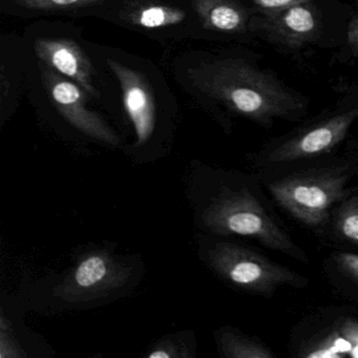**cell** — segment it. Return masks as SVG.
<instances>
[{
  "instance_id": "3",
  "label": "cell",
  "mask_w": 358,
  "mask_h": 358,
  "mask_svg": "<svg viewBox=\"0 0 358 358\" xmlns=\"http://www.w3.org/2000/svg\"><path fill=\"white\" fill-rule=\"evenodd\" d=\"M349 164H330L297 169L264 182L276 204L293 219L310 228L330 223L331 213L354 188Z\"/></svg>"
},
{
  "instance_id": "5",
  "label": "cell",
  "mask_w": 358,
  "mask_h": 358,
  "mask_svg": "<svg viewBox=\"0 0 358 358\" xmlns=\"http://www.w3.org/2000/svg\"><path fill=\"white\" fill-rule=\"evenodd\" d=\"M356 121L358 106L333 113L264 146L255 157V166L278 169L324 156L345 140Z\"/></svg>"
},
{
  "instance_id": "13",
  "label": "cell",
  "mask_w": 358,
  "mask_h": 358,
  "mask_svg": "<svg viewBox=\"0 0 358 358\" xmlns=\"http://www.w3.org/2000/svg\"><path fill=\"white\" fill-rule=\"evenodd\" d=\"M220 351L227 358H275L271 348L268 347L262 339L250 336L236 329L228 328L222 330L219 338Z\"/></svg>"
},
{
  "instance_id": "11",
  "label": "cell",
  "mask_w": 358,
  "mask_h": 358,
  "mask_svg": "<svg viewBox=\"0 0 358 358\" xmlns=\"http://www.w3.org/2000/svg\"><path fill=\"white\" fill-rule=\"evenodd\" d=\"M297 355L301 357H358V320L352 317L318 329L306 341H301Z\"/></svg>"
},
{
  "instance_id": "1",
  "label": "cell",
  "mask_w": 358,
  "mask_h": 358,
  "mask_svg": "<svg viewBox=\"0 0 358 358\" xmlns=\"http://www.w3.org/2000/svg\"><path fill=\"white\" fill-rule=\"evenodd\" d=\"M192 79L205 95L263 127L276 120H297L308 110L307 98L242 59L207 62L192 71Z\"/></svg>"
},
{
  "instance_id": "8",
  "label": "cell",
  "mask_w": 358,
  "mask_h": 358,
  "mask_svg": "<svg viewBox=\"0 0 358 358\" xmlns=\"http://www.w3.org/2000/svg\"><path fill=\"white\" fill-rule=\"evenodd\" d=\"M129 274L127 267L118 265L106 253H92L81 259L56 293L69 301L96 299L124 284Z\"/></svg>"
},
{
  "instance_id": "20",
  "label": "cell",
  "mask_w": 358,
  "mask_h": 358,
  "mask_svg": "<svg viewBox=\"0 0 358 358\" xmlns=\"http://www.w3.org/2000/svg\"><path fill=\"white\" fill-rule=\"evenodd\" d=\"M177 348L171 343H165V345H159L158 348L154 349V351L148 354L150 358H171L176 357L178 355Z\"/></svg>"
},
{
  "instance_id": "9",
  "label": "cell",
  "mask_w": 358,
  "mask_h": 358,
  "mask_svg": "<svg viewBox=\"0 0 358 358\" xmlns=\"http://www.w3.org/2000/svg\"><path fill=\"white\" fill-rule=\"evenodd\" d=\"M34 47L43 64L74 81L92 97H100L94 83L91 60L80 45L70 39L41 38L35 41Z\"/></svg>"
},
{
  "instance_id": "17",
  "label": "cell",
  "mask_w": 358,
  "mask_h": 358,
  "mask_svg": "<svg viewBox=\"0 0 358 358\" xmlns=\"http://www.w3.org/2000/svg\"><path fill=\"white\" fill-rule=\"evenodd\" d=\"M332 261L341 276L358 289V253L341 251L333 255Z\"/></svg>"
},
{
  "instance_id": "14",
  "label": "cell",
  "mask_w": 358,
  "mask_h": 358,
  "mask_svg": "<svg viewBox=\"0 0 358 358\" xmlns=\"http://www.w3.org/2000/svg\"><path fill=\"white\" fill-rule=\"evenodd\" d=\"M127 17L135 26L159 29L181 24L186 18V12L171 6L148 3L136 8Z\"/></svg>"
},
{
  "instance_id": "7",
  "label": "cell",
  "mask_w": 358,
  "mask_h": 358,
  "mask_svg": "<svg viewBox=\"0 0 358 358\" xmlns=\"http://www.w3.org/2000/svg\"><path fill=\"white\" fill-rule=\"evenodd\" d=\"M41 73L54 106L71 124L99 141L110 145L119 143L118 137L103 119L87 108L85 92L77 83L45 64L41 66Z\"/></svg>"
},
{
  "instance_id": "15",
  "label": "cell",
  "mask_w": 358,
  "mask_h": 358,
  "mask_svg": "<svg viewBox=\"0 0 358 358\" xmlns=\"http://www.w3.org/2000/svg\"><path fill=\"white\" fill-rule=\"evenodd\" d=\"M330 223L341 240L358 247V194L352 192L331 213Z\"/></svg>"
},
{
  "instance_id": "19",
  "label": "cell",
  "mask_w": 358,
  "mask_h": 358,
  "mask_svg": "<svg viewBox=\"0 0 358 358\" xmlns=\"http://www.w3.org/2000/svg\"><path fill=\"white\" fill-rule=\"evenodd\" d=\"M348 45L355 55H358V12L348 27Z\"/></svg>"
},
{
  "instance_id": "6",
  "label": "cell",
  "mask_w": 358,
  "mask_h": 358,
  "mask_svg": "<svg viewBox=\"0 0 358 358\" xmlns=\"http://www.w3.org/2000/svg\"><path fill=\"white\" fill-rule=\"evenodd\" d=\"M320 28L313 0L273 11H259L249 24V30L262 38L288 49H299L314 43L320 37Z\"/></svg>"
},
{
  "instance_id": "16",
  "label": "cell",
  "mask_w": 358,
  "mask_h": 358,
  "mask_svg": "<svg viewBox=\"0 0 358 358\" xmlns=\"http://www.w3.org/2000/svg\"><path fill=\"white\" fill-rule=\"evenodd\" d=\"M17 7L31 11H66L89 7L104 0H13Z\"/></svg>"
},
{
  "instance_id": "2",
  "label": "cell",
  "mask_w": 358,
  "mask_h": 358,
  "mask_svg": "<svg viewBox=\"0 0 358 358\" xmlns=\"http://www.w3.org/2000/svg\"><path fill=\"white\" fill-rule=\"evenodd\" d=\"M203 221L215 234L252 238L270 250L303 263L309 262L306 251L294 242L262 187L252 180L243 181L240 187L223 186L203 213Z\"/></svg>"
},
{
  "instance_id": "4",
  "label": "cell",
  "mask_w": 358,
  "mask_h": 358,
  "mask_svg": "<svg viewBox=\"0 0 358 358\" xmlns=\"http://www.w3.org/2000/svg\"><path fill=\"white\" fill-rule=\"evenodd\" d=\"M208 255L211 267L217 274L250 294L270 299L278 289H301L309 284L308 278L299 272L236 243H217Z\"/></svg>"
},
{
  "instance_id": "18",
  "label": "cell",
  "mask_w": 358,
  "mask_h": 358,
  "mask_svg": "<svg viewBox=\"0 0 358 358\" xmlns=\"http://www.w3.org/2000/svg\"><path fill=\"white\" fill-rule=\"evenodd\" d=\"M250 1L257 6L259 11H273L287 6L311 1V0H250Z\"/></svg>"
},
{
  "instance_id": "10",
  "label": "cell",
  "mask_w": 358,
  "mask_h": 358,
  "mask_svg": "<svg viewBox=\"0 0 358 358\" xmlns=\"http://www.w3.org/2000/svg\"><path fill=\"white\" fill-rule=\"evenodd\" d=\"M108 64L120 83L123 103L135 129L137 144L145 143L156 123V106L150 85L137 71L112 59Z\"/></svg>"
},
{
  "instance_id": "12",
  "label": "cell",
  "mask_w": 358,
  "mask_h": 358,
  "mask_svg": "<svg viewBox=\"0 0 358 358\" xmlns=\"http://www.w3.org/2000/svg\"><path fill=\"white\" fill-rule=\"evenodd\" d=\"M194 12L203 27L224 34H244L250 15L238 0H192Z\"/></svg>"
}]
</instances>
